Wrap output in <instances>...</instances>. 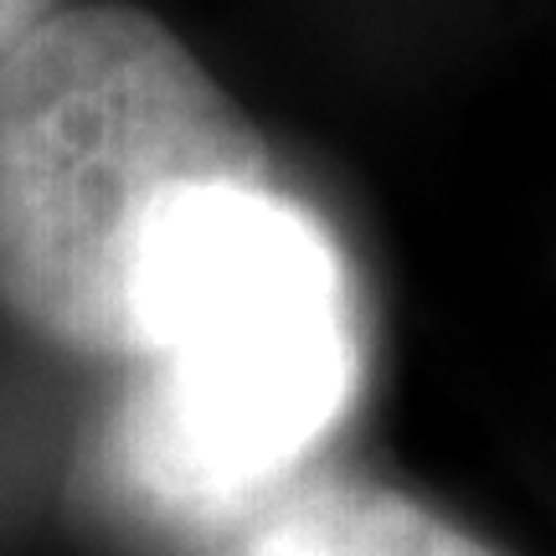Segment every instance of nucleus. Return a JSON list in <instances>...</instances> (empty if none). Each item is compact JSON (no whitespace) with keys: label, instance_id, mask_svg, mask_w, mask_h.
Wrapping results in <instances>:
<instances>
[{"label":"nucleus","instance_id":"obj_4","mask_svg":"<svg viewBox=\"0 0 556 556\" xmlns=\"http://www.w3.org/2000/svg\"><path fill=\"white\" fill-rule=\"evenodd\" d=\"M52 0H0V62L16 52L21 41L37 31L41 21H52Z\"/></svg>","mask_w":556,"mask_h":556},{"label":"nucleus","instance_id":"obj_1","mask_svg":"<svg viewBox=\"0 0 556 556\" xmlns=\"http://www.w3.org/2000/svg\"><path fill=\"white\" fill-rule=\"evenodd\" d=\"M144 371L103 433V490L165 526H212L268 495L356 392L351 278L278 191H197L139 278Z\"/></svg>","mask_w":556,"mask_h":556},{"label":"nucleus","instance_id":"obj_3","mask_svg":"<svg viewBox=\"0 0 556 556\" xmlns=\"http://www.w3.org/2000/svg\"><path fill=\"white\" fill-rule=\"evenodd\" d=\"M248 556H495L417 500L371 484L299 490L258 526Z\"/></svg>","mask_w":556,"mask_h":556},{"label":"nucleus","instance_id":"obj_2","mask_svg":"<svg viewBox=\"0 0 556 556\" xmlns=\"http://www.w3.org/2000/svg\"><path fill=\"white\" fill-rule=\"evenodd\" d=\"M197 191H278L191 47L135 5H73L0 62V304L78 356L139 361V278Z\"/></svg>","mask_w":556,"mask_h":556}]
</instances>
